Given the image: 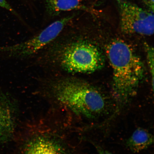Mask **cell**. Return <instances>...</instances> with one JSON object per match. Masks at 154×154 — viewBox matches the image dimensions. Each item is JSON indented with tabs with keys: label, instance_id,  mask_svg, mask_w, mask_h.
<instances>
[{
	"label": "cell",
	"instance_id": "obj_3",
	"mask_svg": "<svg viewBox=\"0 0 154 154\" xmlns=\"http://www.w3.org/2000/svg\"><path fill=\"white\" fill-rule=\"evenodd\" d=\"M57 63L69 73H88L101 69L104 63L100 50L83 41L65 43L56 51Z\"/></svg>",
	"mask_w": 154,
	"mask_h": 154
},
{
	"label": "cell",
	"instance_id": "obj_9",
	"mask_svg": "<svg viewBox=\"0 0 154 154\" xmlns=\"http://www.w3.org/2000/svg\"><path fill=\"white\" fill-rule=\"evenodd\" d=\"M46 11L51 16H57L63 11L80 8L82 0H44Z\"/></svg>",
	"mask_w": 154,
	"mask_h": 154
},
{
	"label": "cell",
	"instance_id": "obj_1",
	"mask_svg": "<svg viewBox=\"0 0 154 154\" xmlns=\"http://www.w3.org/2000/svg\"><path fill=\"white\" fill-rule=\"evenodd\" d=\"M107 54L112 70L113 94L119 106H122L134 95L143 78V63L131 47L122 40L112 42Z\"/></svg>",
	"mask_w": 154,
	"mask_h": 154
},
{
	"label": "cell",
	"instance_id": "obj_12",
	"mask_svg": "<svg viewBox=\"0 0 154 154\" xmlns=\"http://www.w3.org/2000/svg\"><path fill=\"white\" fill-rule=\"evenodd\" d=\"M96 149L99 154H113L107 150L103 149L100 146L95 145Z\"/></svg>",
	"mask_w": 154,
	"mask_h": 154
},
{
	"label": "cell",
	"instance_id": "obj_10",
	"mask_svg": "<svg viewBox=\"0 0 154 154\" xmlns=\"http://www.w3.org/2000/svg\"><path fill=\"white\" fill-rule=\"evenodd\" d=\"M147 50V57L148 63L149 70L151 75L152 84L153 88L154 85V49L152 47H148L146 48Z\"/></svg>",
	"mask_w": 154,
	"mask_h": 154
},
{
	"label": "cell",
	"instance_id": "obj_4",
	"mask_svg": "<svg viewBox=\"0 0 154 154\" xmlns=\"http://www.w3.org/2000/svg\"><path fill=\"white\" fill-rule=\"evenodd\" d=\"M72 17L69 16L55 21L26 41L0 48V51L17 58L24 59L31 57L54 41Z\"/></svg>",
	"mask_w": 154,
	"mask_h": 154
},
{
	"label": "cell",
	"instance_id": "obj_7",
	"mask_svg": "<svg viewBox=\"0 0 154 154\" xmlns=\"http://www.w3.org/2000/svg\"><path fill=\"white\" fill-rule=\"evenodd\" d=\"M24 154H66L57 142L45 138L32 140L27 145Z\"/></svg>",
	"mask_w": 154,
	"mask_h": 154
},
{
	"label": "cell",
	"instance_id": "obj_11",
	"mask_svg": "<svg viewBox=\"0 0 154 154\" xmlns=\"http://www.w3.org/2000/svg\"><path fill=\"white\" fill-rule=\"evenodd\" d=\"M0 7L6 9L7 10L11 11L13 14L17 15V16L18 15L6 0H0Z\"/></svg>",
	"mask_w": 154,
	"mask_h": 154
},
{
	"label": "cell",
	"instance_id": "obj_8",
	"mask_svg": "<svg viewBox=\"0 0 154 154\" xmlns=\"http://www.w3.org/2000/svg\"><path fill=\"white\" fill-rule=\"evenodd\" d=\"M153 141V136L149 131L139 128L135 130L127 140L126 146L131 151L138 153L147 149Z\"/></svg>",
	"mask_w": 154,
	"mask_h": 154
},
{
	"label": "cell",
	"instance_id": "obj_2",
	"mask_svg": "<svg viewBox=\"0 0 154 154\" xmlns=\"http://www.w3.org/2000/svg\"><path fill=\"white\" fill-rule=\"evenodd\" d=\"M50 88L60 103L77 115L94 119L103 114L107 103L100 92L86 83L71 77L53 81Z\"/></svg>",
	"mask_w": 154,
	"mask_h": 154
},
{
	"label": "cell",
	"instance_id": "obj_13",
	"mask_svg": "<svg viewBox=\"0 0 154 154\" xmlns=\"http://www.w3.org/2000/svg\"><path fill=\"white\" fill-rule=\"evenodd\" d=\"M150 2H151V3L153 5L154 3V0H150Z\"/></svg>",
	"mask_w": 154,
	"mask_h": 154
},
{
	"label": "cell",
	"instance_id": "obj_5",
	"mask_svg": "<svg viewBox=\"0 0 154 154\" xmlns=\"http://www.w3.org/2000/svg\"><path fill=\"white\" fill-rule=\"evenodd\" d=\"M121 31L126 34L151 36L154 33L153 13L127 0H117Z\"/></svg>",
	"mask_w": 154,
	"mask_h": 154
},
{
	"label": "cell",
	"instance_id": "obj_6",
	"mask_svg": "<svg viewBox=\"0 0 154 154\" xmlns=\"http://www.w3.org/2000/svg\"><path fill=\"white\" fill-rule=\"evenodd\" d=\"M10 99L0 92V140L6 141L12 136L14 130V119Z\"/></svg>",
	"mask_w": 154,
	"mask_h": 154
}]
</instances>
